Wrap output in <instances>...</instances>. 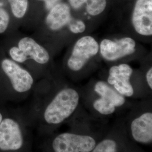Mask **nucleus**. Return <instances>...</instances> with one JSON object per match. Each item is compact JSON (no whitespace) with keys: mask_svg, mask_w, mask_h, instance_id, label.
Segmentation results:
<instances>
[{"mask_svg":"<svg viewBox=\"0 0 152 152\" xmlns=\"http://www.w3.org/2000/svg\"><path fill=\"white\" fill-rule=\"evenodd\" d=\"M80 96L72 88L60 90L45 109L44 118L49 124H59L69 117L76 110Z\"/></svg>","mask_w":152,"mask_h":152,"instance_id":"f257e3e1","label":"nucleus"},{"mask_svg":"<svg viewBox=\"0 0 152 152\" xmlns=\"http://www.w3.org/2000/svg\"><path fill=\"white\" fill-rule=\"evenodd\" d=\"M99 51V45L95 38L90 36L82 37L74 45L67 61L68 68L74 72L80 71Z\"/></svg>","mask_w":152,"mask_h":152,"instance_id":"f03ea898","label":"nucleus"},{"mask_svg":"<svg viewBox=\"0 0 152 152\" xmlns=\"http://www.w3.org/2000/svg\"><path fill=\"white\" fill-rule=\"evenodd\" d=\"M95 145L92 137L72 133L61 134L53 142L55 152H90Z\"/></svg>","mask_w":152,"mask_h":152,"instance_id":"7ed1b4c3","label":"nucleus"},{"mask_svg":"<svg viewBox=\"0 0 152 152\" xmlns=\"http://www.w3.org/2000/svg\"><path fill=\"white\" fill-rule=\"evenodd\" d=\"M94 90L100 96V98L94 102L93 107L100 114H112L117 107H121L125 104L124 96L110 87L105 82H96Z\"/></svg>","mask_w":152,"mask_h":152,"instance_id":"20e7f679","label":"nucleus"},{"mask_svg":"<svg viewBox=\"0 0 152 152\" xmlns=\"http://www.w3.org/2000/svg\"><path fill=\"white\" fill-rule=\"evenodd\" d=\"M99 50L105 60L115 61L134 54L136 51V42L128 37L116 41L104 39L99 45Z\"/></svg>","mask_w":152,"mask_h":152,"instance_id":"39448f33","label":"nucleus"},{"mask_svg":"<svg viewBox=\"0 0 152 152\" xmlns=\"http://www.w3.org/2000/svg\"><path fill=\"white\" fill-rule=\"evenodd\" d=\"M132 24L143 36L152 35V0H137L132 14Z\"/></svg>","mask_w":152,"mask_h":152,"instance_id":"423d86ee","label":"nucleus"},{"mask_svg":"<svg viewBox=\"0 0 152 152\" xmlns=\"http://www.w3.org/2000/svg\"><path fill=\"white\" fill-rule=\"evenodd\" d=\"M23 137L19 125L15 120L6 118L0 124V149L16 151L23 145Z\"/></svg>","mask_w":152,"mask_h":152,"instance_id":"0eeeda50","label":"nucleus"},{"mask_svg":"<svg viewBox=\"0 0 152 152\" xmlns=\"http://www.w3.org/2000/svg\"><path fill=\"white\" fill-rule=\"evenodd\" d=\"M2 68L8 76L13 88L18 92L29 91L32 86L33 79L31 75L14 61L6 59L2 62Z\"/></svg>","mask_w":152,"mask_h":152,"instance_id":"6e6552de","label":"nucleus"},{"mask_svg":"<svg viewBox=\"0 0 152 152\" xmlns=\"http://www.w3.org/2000/svg\"><path fill=\"white\" fill-rule=\"evenodd\" d=\"M132 73V68L127 64L113 66L109 71L108 82L121 95L131 97L134 92L130 82Z\"/></svg>","mask_w":152,"mask_h":152,"instance_id":"1a4fd4ad","label":"nucleus"},{"mask_svg":"<svg viewBox=\"0 0 152 152\" xmlns=\"http://www.w3.org/2000/svg\"><path fill=\"white\" fill-rule=\"evenodd\" d=\"M73 18L69 5L60 2L50 10L45 22L50 30L58 31L64 27H68Z\"/></svg>","mask_w":152,"mask_h":152,"instance_id":"9d476101","label":"nucleus"},{"mask_svg":"<svg viewBox=\"0 0 152 152\" xmlns=\"http://www.w3.org/2000/svg\"><path fill=\"white\" fill-rule=\"evenodd\" d=\"M134 139L139 142L147 144L152 141V113L147 112L134 120L131 125Z\"/></svg>","mask_w":152,"mask_h":152,"instance_id":"9b49d317","label":"nucleus"},{"mask_svg":"<svg viewBox=\"0 0 152 152\" xmlns=\"http://www.w3.org/2000/svg\"><path fill=\"white\" fill-rule=\"evenodd\" d=\"M18 48L23 51L28 58H31L41 64L47 63L50 59L48 51L33 38L24 37L18 44Z\"/></svg>","mask_w":152,"mask_h":152,"instance_id":"f8f14e48","label":"nucleus"},{"mask_svg":"<svg viewBox=\"0 0 152 152\" xmlns=\"http://www.w3.org/2000/svg\"><path fill=\"white\" fill-rule=\"evenodd\" d=\"M85 4L88 14L97 16L104 11L107 6V0H87Z\"/></svg>","mask_w":152,"mask_h":152,"instance_id":"ddd939ff","label":"nucleus"},{"mask_svg":"<svg viewBox=\"0 0 152 152\" xmlns=\"http://www.w3.org/2000/svg\"><path fill=\"white\" fill-rule=\"evenodd\" d=\"M9 3L14 16L22 18L25 15L28 7V0H10Z\"/></svg>","mask_w":152,"mask_h":152,"instance_id":"4468645a","label":"nucleus"},{"mask_svg":"<svg viewBox=\"0 0 152 152\" xmlns=\"http://www.w3.org/2000/svg\"><path fill=\"white\" fill-rule=\"evenodd\" d=\"M117 143L112 139H105L95 145L91 152H116Z\"/></svg>","mask_w":152,"mask_h":152,"instance_id":"2eb2a0df","label":"nucleus"},{"mask_svg":"<svg viewBox=\"0 0 152 152\" xmlns=\"http://www.w3.org/2000/svg\"><path fill=\"white\" fill-rule=\"evenodd\" d=\"M69 31L74 34L82 33L86 31V26L84 22L80 19L73 18L68 27Z\"/></svg>","mask_w":152,"mask_h":152,"instance_id":"dca6fc26","label":"nucleus"},{"mask_svg":"<svg viewBox=\"0 0 152 152\" xmlns=\"http://www.w3.org/2000/svg\"><path fill=\"white\" fill-rule=\"evenodd\" d=\"M11 58L18 63H23L27 60L28 56L18 47H12L9 51Z\"/></svg>","mask_w":152,"mask_h":152,"instance_id":"f3484780","label":"nucleus"},{"mask_svg":"<svg viewBox=\"0 0 152 152\" xmlns=\"http://www.w3.org/2000/svg\"><path fill=\"white\" fill-rule=\"evenodd\" d=\"M10 16L4 9L0 7V34L4 32L8 27Z\"/></svg>","mask_w":152,"mask_h":152,"instance_id":"a211bd4d","label":"nucleus"},{"mask_svg":"<svg viewBox=\"0 0 152 152\" xmlns=\"http://www.w3.org/2000/svg\"><path fill=\"white\" fill-rule=\"evenodd\" d=\"M68 1L69 5L73 9L78 10L86 4L87 0H68Z\"/></svg>","mask_w":152,"mask_h":152,"instance_id":"6ab92c4d","label":"nucleus"},{"mask_svg":"<svg viewBox=\"0 0 152 152\" xmlns=\"http://www.w3.org/2000/svg\"><path fill=\"white\" fill-rule=\"evenodd\" d=\"M39 1H44L45 5V7L46 8L47 10H50L55 5L60 2L61 0H39Z\"/></svg>","mask_w":152,"mask_h":152,"instance_id":"aec40b11","label":"nucleus"},{"mask_svg":"<svg viewBox=\"0 0 152 152\" xmlns=\"http://www.w3.org/2000/svg\"><path fill=\"white\" fill-rule=\"evenodd\" d=\"M147 82L148 84L149 87H150L151 89H152V67L150 68V69L147 72Z\"/></svg>","mask_w":152,"mask_h":152,"instance_id":"412c9836","label":"nucleus"},{"mask_svg":"<svg viewBox=\"0 0 152 152\" xmlns=\"http://www.w3.org/2000/svg\"><path fill=\"white\" fill-rule=\"evenodd\" d=\"M2 120H3V118H2V115L1 113H0V124H1V121H2Z\"/></svg>","mask_w":152,"mask_h":152,"instance_id":"4be33fe9","label":"nucleus"},{"mask_svg":"<svg viewBox=\"0 0 152 152\" xmlns=\"http://www.w3.org/2000/svg\"><path fill=\"white\" fill-rule=\"evenodd\" d=\"M10 1V0H8V1H9H9Z\"/></svg>","mask_w":152,"mask_h":152,"instance_id":"5701e85b","label":"nucleus"}]
</instances>
